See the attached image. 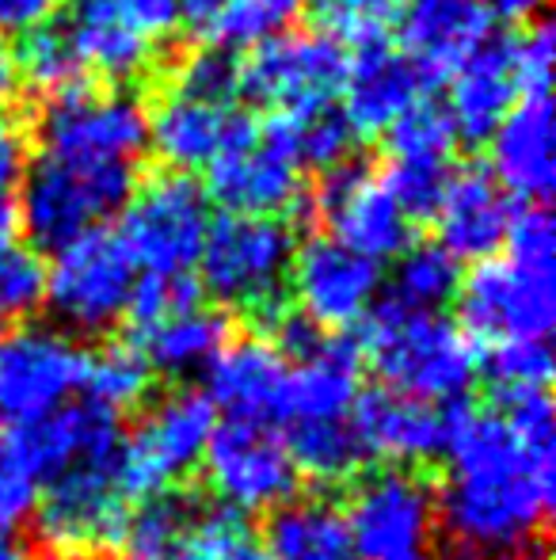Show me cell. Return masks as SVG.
<instances>
[{
    "mask_svg": "<svg viewBox=\"0 0 556 560\" xmlns=\"http://www.w3.org/2000/svg\"><path fill=\"white\" fill-rule=\"evenodd\" d=\"M35 560H66V557H54V553H46V557H35Z\"/></svg>",
    "mask_w": 556,
    "mask_h": 560,
    "instance_id": "db71d44e",
    "label": "cell"
},
{
    "mask_svg": "<svg viewBox=\"0 0 556 560\" xmlns=\"http://www.w3.org/2000/svg\"><path fill=\"white\" fill-rule=\"evenodd\" d=\"M286 450L294 457L297 477H309L317 485H343L363 469L366 457L355 428L347 420H317V423H289Z\"/></svg>",
    "mask_w": 556,
    "mask_h": 560,
    "instance_id": "4dcf8cb0",
    "label": "cell"
},
{
    "mask_svg": "<svg viewBox=\"0 0 556 560\" xmlns=\"http://www.w3.org/2000/svg\"><path fill=\"white\" fill-rule=\"evenodd\" d=\"M134 282V259L127 256L119 236L107 229H92L54 256L43 302L73 332L96 336L127 317Z\"/></svg>",
    "mask_w": 556,
    "mask_h": 560,
    "instance_id": "ba28073f",
    "label": "cell"
},
{
    "mask_svg": "<svg viewBox=\"0 0 556 560\" xmlns=\"http://www.w3.org/2000/svg\"><path fill=\"white\" fill-rule=\"evenodd\" d=\"M58 4L61 0H0V27L27 35V31L50 23Z\"/></svg>",
    "mask_w": 556,
    "mask_h": 560,
    "instance_id": "c3c4849f",
    "label": "cell"
},
{
    "mask_svg": "<svg viewBox=\"0 0 556 560\" xmlns=\"http://www.w3.org/2000/svg\"><path fill=\"white\" fill-rule=\"evenodd\" d=\"M511 199L507 191L481 168L450 172L446 195L435 210L438 248H446L453 259H492L507 241L511 229Z\"/></svg>",
    "mask_w": 556,
    "mask_h": 560,
    "instance_id": "603a6c76",
    "label": "cell"
},
{
    "mask_svg": "<svg viewBox=\"0 0 556 560\" xmlns=\"http://www.w3.org/2000/svg\"><path fill=\"white\" fill-rule=\"evenodd\" d=\"M38 508V485L23 465L20 450L12 443V431L0 428V526L12 530V523L27 518Z\"/></svg>",
    "mask_w": 556,
    "mask_h": 560,
    "instance_id": "7bdbcfd3",
    "label": "cell"
},
{
    "mask_svg": "<svg viewBox=\"0 0 556 560\" xmlns=\"http://www.w3.org/2000/svg\"><path fill=\"white\" fill-rule=\"evenodd\" d=\"M389 156L397 161H446L458 145V130L450 122V112L435 100H419L412 112H404L386 130Z\"/></svg>",
    "mask_w": 556,
    "mask_h": 560,
    "instance_id": "8d00e7d4",
    "label": "cell"
},
{
    "mask_svg": "<svg viewBox=\"0 0 556 560\" xmlns=\"http://www.w3.org/2000/svg\"><path fill=\"white\" fill-rule=\"evenodd\" d=\"M317 207L332 225V241L374 264L401 256L412 244V222L401 214L386 184L358 161H347L320 176Z\"/></svg>",
    "mask_w": 556,
    "mask_h": 560,
    "instance_id": "e0dca14e",
    "label": "cell"
},
{
    "mask_svg": "<svg viewBox=\"0 0 556 560\" xmlns=\"http://www.w3.org/2000/svg\"><path fill=\"white\" fill-rule=\"evenodd\" d=\"M43 153L69 164H134L149 149V115L134 96L92 84L46 100L38 122Z\"/></svg>",
    "mask_w": 556,
    "mask_h": 560,
    "instance_id": "30bf717a",
    "label": "cell"
},
{
    "mask_svg": "<svg viewBox=\"0 0 556 560\" xmlns=\"http://www.w3.org/2000/svg\"><path fill=\"white\" fill-rule=\"evenodd\" d=\"M492 145V172L504 191L519 195L527 207H549L556 164H553V104L549 92H530L507 112Z\"/></svg>",
    "mask_w": 556,
    "mask_h": 560,
    "instance_id": "ffe728a7",
    "label": "cell"
},
{
    "mask_svg": "<svg viewBox=\"0 0 556 560\" xmlns=\"http://www.w3.org/2000/svg\"><path fill=\"white\" fill-rule=\"evenodd\" d=\"M553 66H556L553 27L545 20L530 23L527 35L514 38V73H519L522 96H530V92H549Z\"/></svg>",
    "mask_w": 556,
    "mask_h": 560,
    "instance_id": "bcb514c9",
    "label": "cell"
},
{
    "mask_svg": "<svg viewBox=\"0 0 556 560\" xmlns=\"http://www.w3.org/2000/svg\"><path fill=\"white\" fill-rule=\"evenodd\" d=\"M401 31L404 54L438 84L492 35V20L476 0H409Z\"/></svg>",
    "mask_w": 556,
    "mask_h": 560,
    "instance_id": "d4e9b609",
    "label": "cell"
},
{
    "mask_svg": "<svg viewBox=\"0 0 556 560\" xmlns=\"http://www.w3.org/2000/svg\"><path fill=\"white\" fill-rule=\"evenodd\" d=\"M66 31L84 73L111 84H130L153 66V43L122 15L115 0H66Z\"/></svg>",
    "mask_w": 556,
    "mask_h": 560,
    "instance_id": "cb8c5ba5",
    "label": "cell"
},
{
    "mask_svg": "<svg viewBox=\"0 0 556 560\" xmlns=\"http://www.w3.org/2000/svg\"><path fill=\"white\" fill-rule=\"evenodd\" d=\"M355 347L389 393L430 405H461L481 374V359L461 328L438 313L404 310L389 298L363 317Z\"/></svg>",
    "mask_w": 556,
    "mask_h": 560,
    "instance_id": "7a4b0ae2",
    "label": "cell"
},
{
    "mask_svg": "<svg viewBox=\"0 0 556 560\" xmlns=\"http://www.w3.org/2000/svg\"><path fill=\"white\" fill-rule=\"evenodd\" d=\"M202 191L225 214L282 218L301 210V172L282 149L263 138V130L248 115L229 145L210 161Z\"/></svg>",
    "mask_w": 556,
    "mask_h": 560,
    "instance_id": "2e32d148",
    "label": "cell"
},
{
    "mask_svg": "<svg viewBox=\"0 0 556 560\" xmlns=\"http://www.w3.org/2000/svg\"><path fill=\"white\" fill-rule=\"evenodd\" d=\"M210 199L187 172H161L130 195L119 218V244L145 275H191L210 229Z\"/></svg>",
    "mask_w": 556,
    "mask_h": 560,
    "instance_id": "5b68a950",
    "label": "cell"
},
{
    "mask_svg": "<svg viewBox=\"0 0 556 560\" xmlns=\"http://www.w3.org/2000/svg\"><path fill=\"white\" fill-rule=\"evenodd\" d=\"M248 115L229 112V107L199 104V100H184L176 92L156 104L153 118H149V141L168 164V172L210 168L217 153L229 145V138L240 130Z\"/></svg>",
    "mask_w": 556,
    "mask_h": 560,
    "instance_id": "4316f807",
    "label": "cell"
},
{
    "mask_svg": "<svg viewBox=\"0 0 556 560\" xmlns=\"http://www.w3.org/2000/svg\"><path fill=\"white\" fill-rule=\"evenodd\" d=\"M263 549L271 560H358L347 515L328 495H301L271 511Z\"/></svg>",
    "mask_w": 556,
    "mask_h": 560,
    "instance_id": "83f0119b",
    "label": "cell"
},
{
    "mask_svg": "<svg viewBox=\"0 0 556 560\" xmlns=\"http://www.w3.org/2000/svg\"><path fill=\"white\" fill-rule=\"evenodd\" d=\"M381 184H386V191L393 195L401 214L409 218V222H419V218H435L438 202H442V195H446V184H450V164L446 161H397V156H389Z\"/></svg>",
    "mask_w": 556,
    "mask_h": 560,
    "instance_id": "ab89813d",
    "label": "cell"
},
{
    "mask_svg": "<svg viewBox=\"0 0 556 560\" xmlns=\"http://www.w3.org/2000/svg\"><path fill=\"white\" fill-rule=\"evenodd\" d=\"M496 397L514 393H545L553 382V351L549 339H511V343L488 347V359L481 362Z\"/></svg>",
    "mask_w": 556,
    "mask_h": 560,
    "instance_id": "74e56055",
    "label": "cell"
},
{
    "mask_svg": "<svg viewBox=\"0 0 556 560\" xmlns=\"http://www.w3.org/2000/svg\"><path fill=\"white\" fill-rule=\"evenodd\" d=\"M20 92V69H15V54L8 43H0V112L8 107V100Z\"/></svg>",
    "mask_w": 556,
    "mask_h": 560,
    "instance_id": "816d5d0a",
    "label": "cell"
},
{
    "mask_svg": "<svg viewBox=\"0 0 556 560\" xmlns=\"http://www.w3.org/2000/svg\"><path fill=\"white\" fill-rule=\"evenodd\" d=\"M504 244H507V259H514V264L537 267V271H553L556 229H553L549 207H527L522 214H514Z\"/></svg>",
    "mask_w": 556,
    "mask_h": 560,
    "instance_id": "f6af8a7d",
    "label": "cell"
},
{
    "mask_svg": "<svg viewBox=\"0 0 556 560\" xmlns=\"http://www.w3.org/2000/svg\"><path fill=\"white\" fill-rule=\"evenodd\" d=\"M461 412H465L461 405H430L389 389H370L351 408V428L366 457H389L416 469L446 454Z\"/></svg>",
    "mask_w": 556,
    "mask_h": 560,
    "instance_id": "ac0fdd59",
    "label": "cell"
},
{
    "mask_svg": "<svg viewBox=\"0 0 556 560\" xmlns=\"http://www.w3.org/2000/svg\"><path fill=\"white\" fill-rule=\"evenodd\" d=\"M15 54V69H20V81H27L35 92H43L46 100H58L66 92L84 89V66L76 61L73 46H69L66 31L43 23V27L27 31Z\"/></svg>",
    "mask_w": 556,
    "mask_h": 560,
    "instance_id": "836d02e7",
    "label": "cell"
},
{
    "mask_svg": "<svg viewBox=\"0 0 556 560\" xmlns=\"http://www.w3.org/2000/svg\"><path fill=\"white\" fill-rule=\"evenodd\" d=\"M38 495V530L54 557H92L115 549L130 515V500L115 462H84L58 472Z\"/></svg>",
    "mask_w": 556,
    "mask_h": 560,
    "instance_id": "4fadbf2b",
    "label": "cell"
},
{
    "mask_svg": "<svg viewBox=\"0 0 556 560\" xmlns=\"http://www.w3.org/2000/svg\"><path fill=\"white\" fill-rule=\"evenodd\" d=\"M404 560H430V557H423V553H416V557H404Z\"/></svg>",
    "mask_w": 556,
    "mask_h": 560,
    "instance_id": "11a10c76",
    "label": "cell"
},
{
    "mask_svg": "<svg viewBox=\"0 0 556 560\" xmlns=\"http://www.w3.org/2000/svg\"><path fill=\"white\" fill-rule=\"evenodd\" d=\"M263 138L282 149L297 164V172L312 168L324 176V172L355 161L358 133L351 130L340 107H320V112L301 115H271L268 126H263Z\"/></svg>",
    "mask_w": 556,
    "mask_h": 560,
    "instance_id": "f1b7e54d",
    "label": "cell"
},
{
    "mask_svg": "<svg viewBox=\"0 0 556 560\" xmlns=\"http://www.w3.org/2000/svg\"><path fill=\"white\" fill-rule=\"evenodd\" d=\"M225 0H179V27H187L191 35L206 38L214 27L217 12H222Z\"/></svg>",
    "mask_w": 556,
    "mask_h": 560,
    "instance_id": "f907efd6",
    "label": "cell"
},
{
    "mask_svg": "<svg viewBox=\"0 0 556 560\" xmlns=\"http://www.w3.org/2000/svg\"><path fill=\"white\" fill-rule=\"evenodd\" d=\"M141 35H168L179 27V0H115Z\"/></svg>",
    "mask_w": 556,
    "mask_h": 560,
    "instance_id": "7dc6e473",
    "label": "cell"
},
{
    "mask_svg": "<svg viewBox=\"0 0 556 560\" xmlns=\"http://www.w3.org/2000/svg\"><path fill=\"white\" fill-rule=\"evenodd\" d=\"M225 343H229V320H225V313L210 310L202 298L176 305L145 325H134V347L145 359V366L168 377L206 370Z\"/></svg>",
    "mask_w": 556,
    "mask_h": 560,
    "instance_id": "484cf974",
    "label": "cell"
},
{
    "mask_svg": "<svg viewBox=\"0 0 556 560\" xmlns=\"http://www.w3.org/2000/svg\"><path fill=\"white\" fill-rule=\"evenodd\" d=\"M294 252V233L282 218L222 214L210 222L199 256L202 290L225 310L275 320L289 290Z\"/></svg>",
    "mask_w": 556,
    "mask_h": 560,
    "instance_id": "277c9868",
    "label": "cell"
},
{
    "mask_svg": "<svg viewBox=\"0 0 556 560\" xmlns=\"http://www.w3.org/2000/svg\"><path fill=\"white\" fill-rule=\"evenodd\" d=\"M214 405L199 389H171L145 408L138 428L122 435L119 480L127 500L171 492L202 465L214 435Z\"/></svg>",
    "mask_w": 556,
    "mask_h": 560,
    "instance_id": "8992f818",
    "label": "cell"
},
{
    "mask_svg": "<svg viewBox=\"0 0 556 560\" xmlns=\"http://www.w3.org/2000/svg\"><path fill=\"white\" fill-rule=\"evenodd\" d=\"M179 560H271L268 549L252 538L245 518L233 511H202Z\"/></svg>",
    "mask_w": 556,
    "mask_h": 560,
    "instance_id": "60d3db41",
    "label": "cell"
},
{
    "mask_svg": "<svg viewBox=\"0 0 556 560\" xmlns=\"http://www.w3.org/2000/svg\"><path fill=\"white\" fill-rule=\"evenodd\" d=\"M461 287V267L446 248H438L435 241L427 244H409L397 256L393 271V294L389 302L404 305L416 313H438L446 302H453Z\"/></svg>",
    "mask_w": 556,
    "mask_h": 560,
    "instance_id": "1f68e13d",
    "label": "cell"
},
{
    "mask_svg": "<svg viewBox=\"0 0 556 560\" xmlns=\"http://www.w3.org/2000/svg\"><path fill=\"white\" fill-rule=\"evenodd\" d=\"M84 351L73 336L43 325L0 332V423L27 428L58 412L84 385Z\"/></svg>",
    "mask_w": 556,
    "mask_h": 560,
    "instance_id": "7c38bea8",
    "label": "cell"
},
{
    "mask_svg": "<svg viewBox=\"0 0 556 560\" xmlns=\"http://www.w3.org/2000/svg\"><path fill=\"white\" fill-rule=\"evenodd\" d=\"M0 560H23V549L15 546L12 530H4V526H0Z\"/></svg>",
    "mask_w": 556,
    "mask_h": 560,
    "instance_id": "f5cc1de1",
    "label": "cell"
},
{
    "mask_svg": "<svg viewBox=\"0 0 556 560\" xmlns=\"http://www.w3.org/2000/svg\"><path fill=\"white\" fill-rule=\"evenodd\" d=\"M199 515V500L179 492V488L145 495L127 515V526H122V538L115 549L122 553V560H179Z\"/></svg>",
    "mask_w": 556,
    "mask_h": 560,
    "instance_id": "f546056e",
    "label": "cell"
},
{
    "mask_svg": "<svg viewBox=\"0 0 556 560\" xmlns=\"http://www.w3.org/2000/svg\"><path fill=\"white\" fill-rule=\"evenodd\" d=\"M27 133L15 118L0 115V241H12L15 229V199L27 176Z\"/></svg>",
    "mask_w": 556,
    "mask_h": 560,
    "instance_id": "ee69618b",
    "label": "cell"
},
{
    "mask_svg": "<svg viewBox=\"0 0 556 560\" xmlns=\"http://www.w3.org/2000/svg\"><path fill=\"white\" fill-rule=\"evenodd\" d=\"M358 560H404L427 546L438 523V492L423 469H381L358 480L343 511Z\"/></svg>",
    "mask_w": 556,
    "mask_h": 560,
    "instance_id": "5bb4252c",
    "label": "cell"
},
{
    "mask_svg": "<svg viewBox=\"0 0 556 560\" xmlns=\"http://www.w3.org/2000/svg\"><path fill=\"white\" fill-rule=\"evenodd\" d=\"M289 287L301 305V317L320 332L335 336L363 325L366 313L378 305L381 264L343 248L332 236H309L294 252Z\"/></svg>",
    "mask_w": 556,
    "mask_h": 560,
    "instance_id": "9a60e30c",
    "label": "cell"
},
{
    "mask_svg": "<svg viewBox=\"0 0 556 560\" xmlns=\"http://www.w3.org/2000/svg\"><path fill=\"white\" fill-rule=\"evenodd\" d=\"M202 472L222 511L240 518L275 511L297 492V469L286 439L260 420L217 423L202 454Z\"/></svg>",
    "mask_w": 556,
    "mask_h": 560,
    "instance_id": "9c48e42d",
    "label": "cell"
},
{
    "mask_svg": "<svg viewBox=\"0 0 556 560\" xmlns=\"http://www.w3.org/2000/svg\"><path fill=\"white\" fill-rule=\"evenodd\" d=\"M46 298V267L27 244L0 241V332L27 320Z\"/></svg>",
    "mask_w": 556,
    "mask_h": 560,
    "instance_id": "f35d334b",
    "label": "cell"
},
{
    "mask_svg": "<svg viewBox=\"0 0 556 560\" xmlns=\"http://www.w3.org/2000/svg\"><path fill=\"white\" fill-rule=\"evenodd\" d=\"M438 84L393 43H370L347 54L343 81V118L355 133H386L404 112L430 100Z\"/></svg>",
    "mask_w": 556,
    "mask_h": 560,
    "instance_id": "d6986e66",
    "label": "cell"
},
{
    "mask_svg": "<svg viewBox=\"0 0 556 560\" xmlns=\"http://www.w3.org/2000/svg\"><path fill=\"white\" fill-rule=\"evenodd\" d=\"M134 191V164H69L43 153L35 164H27L15 218L27 233L31 252L58 256L61 248L92 233L96 222L127 207Z\"/></svg>",
    "mask_w": 556,
    "mask_h": 560,
    "instance_id": "3957f363",
    "label": "cell"
},
{
    "mask_svg": "<svg viewBox=\"0 0 556 560\" xmlns=\"http://www.w3.org/2000/svg\"><path fill=\"white\" fill-rule=\"evenodd\" d=\"M171 92L184 100H199V104L229 107V100L237 96V58L229 50H217V46L187 54L176 66Z\"/></svg>",
    "mask_w": 556,
    "mask_h": 560,
    "instance_id": "b9f144b4",
    "label": "cell"
},
{
    "mask_svg": "<svg viewBox=\"0 0 556 560\" xmlns=\"http://www.w3.org/2000/svg\"><path fill=\"white\" fill-rule=\"evenodd\" d=\"M305 8L320 35L358 50V46L386 43L389 27L401 23L404 0H305Z\"/></svg>",
    "mask_w": 556,
    "mask_h": 560,
    "instance_id": "d590c367",
    "label": "cell"
},
{
    "mask_svg": "<svg viewBox=\"0 0 556 560\" xmlns=\"http://www.w3.org/2000/svg\"><path fill=\"white\" fill-rule=\"evenodd\" d=\"M461 332L481 343H511V339H549L556 317L553 271L522 267L514 259H484L461 279L458 294Z\"/></svg>",
    "mask_w": 556,
    "mask_h": 560,
    "instance_id": "8fae6325",
    "label": "cell"
},
{
    "mask_svg": "<svg viewBox=\"0 0 556 560\" xmlns=\"http://www.w3.org/2000/svg\"><path fill=\"white\" fill-rule=\"evenodd\" d=\"M149 374L153 370L145 366V359H141V351L130 339L127 343H104L84 359L81 389H88V400H96L99 408L122 416L145 400Z\"/></svg>",
    "mask_w": 556,
    "mask_h": 560,
    "instance_id": "d6a6232c",
    "label": "cell"
},
{
    "mask_svg": "<svg viewBox=\"0 0 556 560\" xmlns=\"http://www.w3.org/2000/svg\"><path fill=\"white\" fill-rule=\"evenodd\" d=\"M347 81V50L320 31L279 35L237 61V92L271 115L332 107Z\"/></svg>",
    "mask_w": 556,
    "mask_h": 560,
    "instance_id": "52a82bcc",
    "label": "cell"
},
{
    "mask_svg": "<svg viewBox=\"0 0 556 560\" xmlns=\"http://www.w3.org/2000/svg\"><path fill=\"white\" fill-rule=\"evenodd\" d=\"M496 400L492 412H461L453 428L438 518L465 553L534 560L556 500L553 400L549 389Z\"/></svg>",
    "mask_w": 556,
    "mask_h": 560,
    "instance_id": "6da1fadb",
    "label": "cell"
},
{
    "mask_svg": "<svg viewBox=\"0 0 556 560\" xmlns=\"http://www.w3.org/2000/svg\"><path fill=\"white\" fill-rule=\"evenodd\" d=\"M519 73H514V35L492 31L458 69L450 84V122L458 138L488 141L507 112L519 104Z\"/></svg>",
    "mask_w": 556,
    "mask_h": 560,
    "instance_id": "44dd1931",
    "label": "cell"
},
{
    "mask_svg": "<svg viewBox=\"0 0 556 560\" xmlns=\"http://www.w3.org/2000/svg\"><path fill=\"white\" fill-rule=\"evenodd\" d=\"M206 400L229 420H260L275 428L286 389V359L263 336L225 343L206 366Z\"/></svg>",
    "mask_w": 556,
    "mask_h": 560,
    "instance_id": "7402d4cb",
    "label": "cell"
},
{
    "mask_svg": "<svg viewBox=\"0 0 556 560\" xmlns=\"http://www.w3.org/2000/svg\"><path fill=\"white\" fill-rule=\"evenodd\" d=\"M488 20L499 23H537L549 0H476Z\"/></svg>",
    "mask_w": 556,
    "mask_h": 560,
    "instance_id": "681fc988",
    "label": "cell"
},
{
    "mask_svg": "<svg viewBox=\"0 0 556 560\" xmlns=\"http://www.w3.org/2000/svg\"><path fill=\"white\" fill-rule=\"evenodd\" d=\"M305 12V0H225L210 27L217 50H252L279 35H289L294 20Z\"/></svg>",
    "mask_w": 556,
    "mask_h": 560,
    "instance_id": "e575fe53",
    "label": "cell"
}]
</instances>
